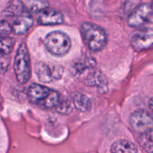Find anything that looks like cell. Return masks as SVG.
I'll list each match as a JSON object with an SVG mask.
<instances>
[{
  "label": "cell",
  "instance_id": "obj_2",
  "mask_svg": "<svg viewBox=\"0 0 153 153\" xmlns=\"http://www.w3.org/2000/svg\"><path fill=\"white\" fill-rule=\"evenodd\" d=\"M44 45L49 53L57 57H62L70 50L71 40L65 33L61 31H54L46 36Z\"/></svg>",
  "mask_w": 153,
  "mask_h": 153
},
{
  "label": "cell",
  "instance_id": "obj_18",
  "mask_svg": "<svg viewBox=\"0 0 153 153\" xmlns=\"http://www.w3.org/2000/svg\"><path fill=\"white\" fill-rule=\"evenodd\" d=\"M95 66V61L92 58H85L83 60H81L79 62L76 63L73 66V70L76 73V74H81L87 69H90Z\"/></svg>",
  "mask_w": 153,
  "mask_h": 153
},
{
  "label": "cell",
  "instance_id": "obj_7",
  "mask_svg": "<svg viewBox=\"0 0 153 153\" xmlns=\"http://www.w3.org/2000/svg\"><path fill=\"white\" fill-rule=\"evenodd\" d=\"M37 79L43 83H49L54 79H58L62 75V70L58 67H51L43 62H38L34 67Z\"/></svg>",
  "mask_w": 153,
  "mask_h": 153
},
{
  "label": "cell",
  "instance_id": "obj_5",
  "mask_svg": "<svg viewBox=\"0 0 153 153\" xmlns=\"http://www.w3.org/2000/svg\"><path fill=\"white\" fill-rule=\"evenodd\" d=\"M152 7L149 4H142L136 7L128 17V25L132 28H139L149 21L152 14Z\"/></svg>",
  "mask_w": 153,
  "mask_h": 153
},
{
  "label": "cell",
  "instance_id": "obj_3",
  "mask_svg": "<svg viewBox=\"0 0 153 153\" xmlns=\"http://www.w3.org/2000/svg\"><path fill=\"white\" fill-rule=\"evenodd\" d=\"M15 76L19 84L27 83L31 77V61L28 48L24 43L19 45L13 64Z\"/></svg>",
  "mask_w": 153,
  "mask_h": 153
},
{
  "label": "cell",
  "instance_id": "obj_20",
  "mask_svg": "<svg viewBox=\"0 0 153 153\" xmlns=\"http://www.w3.org/2000/svg\"><path fill=\"white\" fill-rule=\"evenodd\" d=\"M12 31V25L6 20L0 21V35L7 36Z\"/></svg>",
  "mask_w": 153,
  "mask_h": 153
},
{
  "label": "cell",
  "instance_id": "obj_6",
  "mask_svg": "<svg viewBox=\"0 0 153 153\" xmlns=\"http://www.w3.org/2000/svg\"><path fill=\"white\" fill-rule=\"evenodd\" d=\"M131 46L137 51H143L153 46V29L138 30L130 38Z\"/></svg>",
  "mask_w": 153,
  "mask_h": 153
},
{
  "label": "cell",
  "instance_id": "obj_9",
  "mask_svg": "<svg viewBox=\"0 0 153 153\" xmlns=\"http://www.w3.org/2000/svg\"><path fill=\"white\" fill-rule=\"evenodd\" d=\"M33 18L28 12L24 11L20 16L16 17L12 24V31L18 35L24 34L33 25Z\"/></svg>",
  "mask_w": 153,
  "mask_h": 153
},
{
  "label": "cell",
  "instance_id": "obj_21",
  "mask_svg": "<svg viewBox=\"0 0 153 153\" xmlns=\"http://www.w3.org/2000/svg\"><path fill=\"white\" fill-rule=\"evenodd\" d=\"M10 64V60L6 55H0V76L4 74L7 72Z\"/></svg>",
  "mask_w": 153,
  "mask_h": 153
},
{
  "label": "cell",
  "instance_id": "obj_16",
  "mask_svg": "<svg viewBox=\"0 0 153 153\" xmlns=\"http://www.w3.org/2000/svg\"><path fill=\"white\" fill-rule=\"evenodd\" d=\"M61 98V96H60L59 93L58 91H55V90H51L49 94L46 97V99L43 102H41L39 104V105L46 108H55L58 105V103L59 102Z\"/></svg>",
  "mask_w": 153,
  "mask_h": 153
},
{
  "label": "cell",
  "instance_id": "obj_13",
  "mask_svg": "<svg viewBox=\"0 0 153 153\" xmlns=\"http://www.w3.org/2000/svg\"><path fill=\"white\" fill-rule=\"evenodd\" d=\"M24 5L20 0H11L4 10L6 16L17 17L24 12Z\"/></svg>",
  "mask_w": 153,
  "mask_h": 153
},
{
  "label": "cell",
  "instance_id": "obj_10",
  "mask_svg": "<svg viewBox=\"0 0 153 153\" xmlns=\"http://www.w3.org/2000/svg\"><path fill=\"white\" fill-rule=\"evenodd\" d=\"M51 89L39 84H31L28 90V100L33 104L39 105L46 99Z\"/></svg>",
  "mask_w": 153,
  "mask_h": 153
},
{
  "label": "cell",
  "instance_id": "obj_22",
  "mask_svg": "<svg viewBox=\"0 0 153 153\" xmlns=\"http://www.w3.org/2000/svg\"><path fill=\"white\" fill-rule=\"evenodd\" d=\"M149 107L150 108V110L152 111V112L153 113V97L149 100Z\"/></svg>",
  "mask_w": 153,
  "mask_h": 153
},
{
  "label": "cell",
  "instance_id": "obj_19",
  "mask_svg": "<svg viewBox=\"0 0 153 153\" xmlns=\"http://www.w3.org/2000/svg\"><path fill=\"white\" fill-rule=\"evenodd\" d=\"M55 108L57 113L62 115H68L73 111V106L70 100L64 98H61L59 102L55 106Z\"/></svg>",
  "mask_w": 153,
  "mask_h": 153
},
{
  "label": "cell",
  "instance_id": "obj_8",
  "mask_svg": "<svg viewBox=\"0 0 153 153\" xmlns=\"http://www.w3.org/2000/svg\"><path fill=\"white\" fill-rule=\"evenodd\" d=\"M64 15L58 10L52 8H45L40 10L37 16V22L43 25L61 24L64 22Z\"/></svg>",
  "mask_w": 153,
  "mask_h": 153
},
{
  "label": "cell",
  "instance_id": "obj_14",
  "mask_svg": "<svg viewBox=\"0 0 153 153\" xmlns=\"http://www.w3.org/2000/svg\"><path fill=\"white\" fill-rule=\"evenodd\" d=\"M141 147L148 153H153V129L141 133L138 137Z\"/></svg>",
  "mask_w": 153,
  "mask_h": 153
},
{
  "label": "cell",
  "instance_id": "obj_12",
  "mask_svg": "<svg viewBox=\"0 0 153 153\" xmlns=\"http://www.w3.org/2000/svg\"><path fill=\"white\" fill-rule=\"evenodd\" d=\"M73 103L76 108L81 112H87L91 109V102L85 94L76 92L72 96Z\"/></svg>",
  "mask_w": 153,
  "mask_h": 153
},
{
  "label": "cell",
  "instance_id": "obj_1",
  "mask_svg": "<svg viewBox=\"0 0 153 153\" xmlns=\"http://www.w3.org/2000/svg\"><path fill=\"white\" fill-rule=\"evenodd\" d=\"M81 32L85 45L93 52L102 50L107 44L108 35L105 31L97 24L84 22L81 27Z\"/></svg>",
  "mask_w": 153,
  "mask_h": 153
},
{
  "label": "cell",
  "instance_id": "obj_11",
  "mask_svg": "<svg viewBox=\"0 0 153 153\" xmlns=\"http://www.w3.org/2000/svg\"><path fill=\"white\" fill-rule=\"evenodd\" d=\"M111 153H137V149L132 142L127 140H119L112 144Z\"/></svg>",
  "mask_w": 153,
  "mask_h": 153
},
{
  "label": "cell",
  "instance_id": "obj_17",
  "mask_svg": "<svg viewBox=\"0 0 153 153\" xmlns=\"http://www.w3.org/2000/svg\"><path fill=\"white\" fill-rule=\"evenodd\" d=\"M14 40L7 36H0V55H7L12 52Z\"/></svg>",
  "mask_w": 153,
  "mask_h": 153
},
{
  "label": "cell",
  "instance_id": "obj_15",
  "mask_svg": "<svg viewBox=\"0 0 153 153\" xmlns=\"http://www.w3.org/2000/svg\"><path fill=\"white\" fill-rule=\"evenodd\" d=\"M86 84L89 86H97L100 88H105L107 80L105 77L100 72H94L89 75L86 80Z\"/></svg>",
  "mask_w": 153,
  "mask_h": 153
},
{
  "label": "cell",
  "instance_id": "obj_4",
  "mask_svg": "<svg viewBox=\"0 0 153 153\" xmlns=\"http://www.w3.org/2000/svg\"><path fill=\"white\" fill-rule=\"evenodd\" d=\"M130 125L134 131L141 134L153 129V117L147 111L138 109L131 115Z\"/></svg>",
  "mask_w": 153,
  "mask_h": 153
}]
</instances>
